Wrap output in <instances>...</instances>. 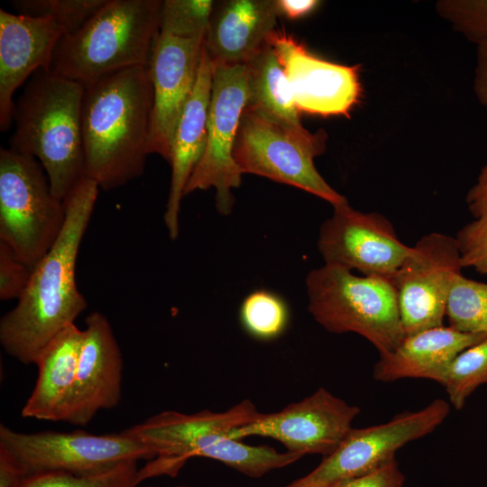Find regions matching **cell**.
Segmentation results:
<instances>
[{"label": "cell", "mask_w": 487, "mask_h": 487, "mask_svg": "<svg viewBox=\"0 0 487 487\" xmlns=\"http://www.w3.org/2000/svg\"><path fill=\"white\" fill-rule=\"evenodd\" d=\"M98 189L85 177L66 198V221L59 238L33 268L15 307L0 320L2 347L24 364H35L46 346L75 324L87 306L78 289L76 266Z\"/></svg>", "instance_id": "obj_1"}, {"label": "cell", "mask_w": 487, "mask_h": 487, "mask_svg": "<svg viewBox=\"0 0 487 487\" xmlns=\"http://www.w3.org/2000/svg\"><path fill=\"white\" fill-rule=\"evenodd\" d=\"M83 87L85 174L109 191L140 177L151 154L153 88L149 67L119 70Z\"/></svg>", "instance_id": "obj_2"}, {"label": "cell", "mask_w": 487, "mask_h": 487, "mask_svg": "<svg viewBox=\"0 0 487 487\" xmlns=\"http://www.w3.org/2000/svg\"><path fill=\"white\" fill-rule=\"evenodd\" d=\"M84 87L49 69L36 71L14 101V151L35 158L65 201L86 177L81 131Z\"/></svg>", "instance_id": "obj_3"}, {"label": "cell", "mask_w": 487, "mask_h": 487, "mask_svg": "<svg viewBox=\"0 0 487 487\" xmlns=\"http://www.w3.org/2000/svg\"><path fill=\"white\" fill-rule=\"evenodd\" d=\"M161 2L108 0L83 27L60 39L49 69L85 86L128 68L149 67Z\"/></svg>", "instance_id": "obj_4"}, {"label": "cell", "mask_w": 487, "mask_h": 487, "mask_svg": "<svg viewBox=\"0 0 487 487\" xmlns=\"http://www.w3.org/2000/svg\"><path fill=\"white\" fill-rule=\"evenodd\" d=\"M308 309L331 333H355L368 340L379 354L394 350L404 339L398 299L391 280L357 276L324 264L306 279Z\"/></svg>", "instance_id": "obj_5"}, {"label": "cell", "mask_w": 487, "mask_h": 487, "mask_svg": "<svg viewBox=\"0 0 487 487\" xmlns=\"http://www.w3.org/2000/svg\"><path fill=\"white\" fill-rule=\"evenodd\" d=\"M65 221V202L53 194L41 163L2 147L0 242L33 269L59 238Z\"/></svg>", "instance_id": "obj_6"}, {"label": "cell", "mask_w": 487, "mask_h": 487, "mask_svg": "<svg viewBox=\"0 0 487 487\" xmlns=\"http://www.w3.org/2000/svg\"><path fill=\"white\" fill-rule=\"evenodd\" d=\"M0 446L14 456L25 476L46 472L95 474L124 461L153 458L152 453L125 430L105 435L83 430L22 433L1 424Z\"/></svg>", "instance_id": "obj_7"}, {"label": "cell", "mask_w": 487, "mask_h": 487, "mask_svg": "<svg viewBox=\"0 0 487 487\" xmlns=\"http://www.w3.org/2000/svg\"><path fill=\"white\" fill-rule=\"evenodd\" d=\"M450 405L436 399L426 407L405 411L386 423L352 428L334 453L309 473L284 487H331L367 474L395 458L408 443L436 430L447 418Z\"/></svg>", "instance_id": "obj_8"}, {"label": "cell", "mask_w": 487, "mask_h": 487, "mask_svg": "<svg viewBox=\"0 0 487 487\" xmlns=\"http://www.w3.org/2000/svg\"><path fill=\"white\" fill-rule=\"evenodd\" d=\"M247 102L244 65H213L211 96L205 152L191 174L184 196L196 190L216 189V206L229 215L242 172L234 159L238 126Z\"/></svg>", "instance_id": "obj_9"}, {"label": "cell", "mask_w": 487, "mask_h": 487, "mask_svg": "<svg viewBox=\"0 0 487 487\" xmlns=\"http://www.w3.org/2000/svg\"><path fill=\"white\" fill-rule=\"evenodd\" d=\"M464 269L455 237L441 233L423 235L390 280L405 336L444 326L448 299Z\"/></svg>", "instance_id": "obj_10"}, {"label": "cell", "mask_w": 487, "mask_h": 487, "mask_svg": "<svg viewBox=\"0 0 487 487\" xmlns=\"http://www.w3.org/2000/svg\"><path fill=\"white\" fill-rule=\"evenodd\" d=\"M333 207L317 239L325 264L390 280L412 246L399 239L391 221L380 213L355 210L347 201Z\"/></svg>", "instance_id": "obj_11"}, {"label": "cell", "mask_w": 487, "mask_h": 487, "mask_svg": "<svg viewBox=\"0 0 487 487\" xmlns=\"http://www.w3.org/2000/svg\"><path fill=\"white\" fill-rule=\"evenodd\" d=\"M360 409L319 388L300 401L278 412L261 414L253 422L237 427L226 436L243 439L259 436L281 443L288 452L328 456L350 430Z\"/></svg>", "instance_id": "obj_12"}, {"label": "cell", "mask_w": 487, "mask_h": 487, "mask_svg": "<svg viewBox=\"0 0 487 487\" xmlns=\"http://www.w3.org/2000/svg\"><path fill=\"white\" fill-rule=\"evenodd\" d=\"M317 156L274 124L244 109L234 148V159L242 174L296 187L332 206L346 202L316 169Z\"/></svg>", "instance_id": "obj_13"}, {"label": "cell", "mask_w": 487, "mask_h": 487, "mask_svg": "<svg viewBox=\"0 0 487 487\" xmlns=\"http://www.w3.org/2000/svg\"><path fill=\"white\" fill-rule=\"evenodd\" d=\"M300 112L348 116L361 98L359 66L330 62L310 53L293 36L273 31L267 37Z\"/></svg>", "instance_id": "obj_14"}, {"label": "cell", "mask_w": 487, "mask_h": 487, "mask_svg": "<svg viewBox=\"0 0 487 487\" xmlns=\"http://www.w3.org/2000/svg\"><path fill=\"white\" fill-rule=\"evenodd\" d=\"M261 414L251 400H245L223 412L207 409L185 414L165 410L125 429L153 455L138 470V483L161 475L176 476L187 462L188 448L201 432L221 428L229 433L253 422Z\"/></svg>", "instance_id": "obj_15"}, {"label": "cell", "mask_w": 487, "mask_h": 487, "mask_svg": "<svg viewBox=\"0 0 487 487\" xmlns=\"http://www.w3.org/2000/svg\"><path fill=\"white\" fill-rule=\"evenodd\" d=\"M204 39L160 33L149 64L153 88L151 153L170 161L173 136L198 78Z\"/></svg>", "instance_id": "obj_16"}, {"label": "cell", "mask_w": 487, "mask_h": 487, "mask_svg": "<svg viewBox=\"0 0 487 487\" xmlns=\"http://www.w3.org/2000/svg\"><path fill=\"white\" fill-rule=\"evenodd\" d=\"M84 338L77 367L75 389L67 422L86 426L101 409L121 400L123 358L107 317L100 312L85 320Z\"/></svg>", "instance_id": "obj_17"}, {"label": "cell", "mask_w": 487, "mask_h": 487, "mask_svg": "<svg viewBox=\"0 0 487 487\" xmlns=\"http://www.w3.org/2000/svg\"><path fill=\"white\" fill-rule=\"evenodd\" d=\"M63 30L52 20L0 9V129L13 123L14 96L39 69H50Z\"/></svg>", "instance_id": "obj_18"}, {"label": "cell", "mask_w": 487, "mask_h": 487, "mask_svg": "<svg viewBox=\"0 0 487 487\" xmlns=\"http://www.w3.org/2000/svg\"><path fill=\"white\" fill-rule=\"evenodd\" d=\"M276 0L215 4L204 38L213 65H244L266 44L280 16Z\"/></svg>", "instance_id": "obj_19"}, {"label": "cell", "mask_w": 487, "mask_h": 487, "mask_svg": "<svg viewBox=\"0 0 487 487\" xmlns=\"http://www.w3.org/2000/svg\"><path fill=\"white\" fill-rule=\"evenodd\" d=\"M212 78L213 64L203 44L196 85L179 118L171 143L169 161L171 176L164 213V222L171 240L179 236L180 201L186 185L205 152Z\"/></svg>", "instance_id": "obj_20"}, {"label": "cell", "mask_w": 487, "mask_h": 487, "mask_svg": "<svg viewBox=\"0 0 487 487\" xmlns=\"http://www.w3.org/2000/svg\"><path fill=\"white\" fill-rule=\"evenodd\" d=\"M244 66L245 109L274 124L306 148L322 154L327 134L323 129L310 133L302 125L289 83L271 46L267 43Z\"/></svg>", "instance_id": "obj_21"}, {"label": "cell", "mask_w": 487, "mask_h": 487, "mask_svg": "<svg viewBox=\"0 0 487 487\" xmlns=\"http://www.w3.org/2000/svg\"><path fill=\"white\" fill-rule=\"evenodd\" d=\"M486 337L487 334L461 332L449 326L405 336L394 350L380 354L372 376L381 382L413 378L442 384L456 355Z\"/></svg>", "instance_id": "obj_22"}, {"label": "cell", "mask_w": 487, "mask_h": 487, "mask_svg": "<svg viewBox=\"0 0 487 487\" xmlns=\"http://www.w3.org/2000/svg\"><path fill=\"white\" fill-rule=\"evenodd\" d=\"M83 338L84 330L73 324L42 351L35 363L34 389L22 409L23 418L67 422Z\"/></svg>", "instance_id": "obj_23"}, {"label": "cell", "mask_w": 487, "mask_h": 487, "mask_svg": "<svg viewBox=\"0 0 487 487\" xmlns=\"http://www.w3.org/2000/svg\"><path fill=\"white\" fill-rule=\"evenodd\" d=\"M465 202L473 220L455 235L463 266L487 277V165L481 169Z\"/></svg>", "instance_id": "obj_24"}, {"label": "cell", "mask_w": 487, "mask_h": 487, "mask_svg": "<svg viewBox=\"0 0 487 487\" xmlns=\"http://www.w3.org/2000/svg\"><path fill=\"white\" fill-rule=\"evenodd\" d=\"M448 326L465 333L487 334V283L460 274L446 307Z\"/></svg>", "instance_id": "obj_25"}, {"label": "cell", "mask_w": 487, "mask_h": 487, "mask_svg": "<svg viewBox=\"0 0 487 487\" xmlns=\"http://www.w3.org/2000/svg\"><path fill=\"white\" fill-rule=\"evenodd\" d=\"M487 383V337L462 351L447 368L442 386L457 410L481 385Z\"/></svg>", "instance_id": "obj_26"}, {"label": "cell", "mask_w": 487, "mask_h": 487, "mask_svg": "<svg viewBox=\"0 0 487 487\" xmlns=\"http://www.w3.org/2000/svg\"><path fill=\"white\" fill-rule=\"evenodd\" d=\"M240 318L243 326L251 335L261 340H271L285 330L289 309L278 294L266 289H256L244 298L240 308Z\"/></svg>", "instance_id": "obj_27"}, {"label": "cell", "mask_w": 487, "mask_h": 487, "mask_svg": "<svg viewBox=\"0 0 487 487\" xmlns=\"http://www.w3.org/2000/svg\"><path fill=\"white\" fill-rule=\"evenodd\" d=\"M108 0H14L19 14L49 18L69 34L83 27Z\"/></svg>", "instance_id": "obj_28"}, {"label": "cell", "mask_w": 487, "mask_h": 487, "mask_svg": "<svg viewBox=\"0 0 487 487\" xmlns=\"http://www.w3.org/2000/svg\"><path fill=\"white\" fill-rule=\"evenodd\" d=\"M135 460L124 461L107 471L87 475L46 472L25 476L17 487H137Z\"/></svg>", "instance_id": "obj_29"}, {"label": "cell", "mask_w": 487, "mask_h": 487, "mask_svg": "<svg viewBox=\"0 0 487 487\" xmlns=\"http://www.w3.org/2000/svg\"><path fill=\"white\" fill-rule=\"evenodd\" d=\"M215 5L212 0H164L160 33L181 39H204Z\"/></svg>", "instance_id": "obj_30"}, {"label": "cell", "mask_w": 487, "mask_h": 487, "mask_svg": "<svg viewBox=\"0 0 487 487\" xmlns=\"http://www.w3.org/2000/svg\"><path fill=\"white\" fill-rule=\"evenodd\" d=\"M436 10L468 41L478 44L487 38V0H440Z\"/></svg>", "instance_id": "obj_31"}, {"label": "cell", "mask_w": 487, "mask_h": 487, "mask_svg": "<svg viewBox=\"0 0 487 487\" xmlns=\"http://www.w3.org/2000/svg\"><path fill=\"white\" fill-rule=\"evenodd\" d=\"M32 270L12 248L0 242V299H18L29 283Z\"/></svg>", "instance_id": "obj_32"}, {"label": "cell", "mask_w": 487, "mask_h": 487, "mask_svg": "<svg viewBox=\"0 0 487 487\" xmlns=\"http://www.w3.org/2000/svg\"><path fill=\"white\" fill-rule=\"evenodd\" d=\"M405 477L396 459L359 477L339 482L331 487H404Z\"/></svg>", "instance_id": "obj_33"}, {"label": "cell", "mask_w": 487, "mask_h": 487, "mask_svg": "<svg viewBox=\"0 0 487 487\" xmlns=\"http://www.w3.org/2000/svg\"><path fill=\"white\" fill-rule=\"evenodd\" d=\"M477 45L473 88L479 102L487 109V38Z\"/></svg>", "instance_id": "obj_34"}, {"label": "cell", "mask_w": 487, "mask_h": 487, "mask_svg": "<svg viewBox=\"0 0 487 487\" xmlns=\"http://www.w3.org/2000/svg\"><path fill=\"white\" fill-rule=\"evenodd\" d=\"M25 473L14 456L0 446V487H17Z\"/></svg>", "instance_id": "obj_35"}, {"label": "cell", "mask_w": 487, "mask_h": 487, "mask_svg": "<svg viewBox=\"0 0 487 487\" xmlns=\"http://www.w3.org/2000/svg\"><path fill=\"white\" fill-rule=\"evenodd\" d=\"M280 15L298 19L311 13L320 3L316 0H276Z\"/></svg>", "instance_id": "obj_36"}, {"label": "cell", "mask_w": 487, "mask_h": 487, "mask_svg": "<svg viewBox=\"0 0 487 487\" xmlns=\"http://www.w3.org/2000/svg\"><path fill=\"white\" fill-rule=\"evenodd\" d=\"M176 487H188V486L180 485V486H176Z\"/></svg>", "instance_id": "obj_37"}]
</instances>
